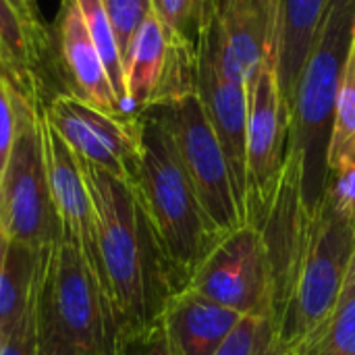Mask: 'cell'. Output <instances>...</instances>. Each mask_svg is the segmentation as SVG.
I'll return each instance as SVG.
<instances>
[{
    "label": "cell",
    "mask_w": 355,
    "mask_h": 355,
    "mask_svg": "<svg viewBox=\"0 0 355 355\" xmlns=\"http://www.w3.org/2000/svg\"><path fill=\"white\" fill-rule=\"evenodd\" d=\"M139 164L133 185L173 270L177 289L223 237L208 218L164 123L148 108L139 116Z\"/></svg>",
    "instance_id": "7a4b0ae2"
},
{
    "label": "cell",
    "mask_w": 355,
    "mask_h": 355,
    "mask_svg": "<svg viewBox=\"0 0 355 355\" xmlns=\"http://www.w3.org/2000/svg\"><path fill=\"white\" fill-rule=\"evenodd\" d=\"M79 8L83 12V19L87 23L89 35L94 40V46L104 62V69L108 73L112 92L116 96V102L123 110V114L127 119H135L137 114H133L131 106H129V98H127V87H125V60L121 56L116 37L112 33V27L108 23V17L104 12L102 0H77Z\"/></svg>",
    "instance_id": "ac0fdd59"
},
{
    "label": "cell",
    "mask_w": 355,
    "mask_h": 355,
    "mask_svg": "<svg viewBox=\"0 0 355 355\" xmlns=\"http://www.w3.org/2000/svg\"><path fill=\"white\" fill-rule=\"evenodd\" d=\"M58 40L64 69L73 83V96L85 100L87 104L104 112L127 119L116 102L108 73L94 46L77 0H62L60 4Z\"/></svg>",
    "instance_id": "5bb4252c"
},
{
    "label": "cell",
    "mask_w": 355,
    "mask_h": 355,
    "mask_svg": "<svg viewBox=\"0 0 355 355\" xmlns=\"http://www.w3.org/2000/svg\"><path fill=\"white\" fill-rule=\"evenodd\" d=\"M214 12V10H212ZM196 94L204 112L220 141L227 156L237 204L245 220L248 193V89L231 79L220 62L218 44L212 31V19L204 33L198 64H196Z\"/></svg>",
    "instance_id": "8fae6325"
},
{
    "label": "cell",
    "mask_w": 355,
    "mask_h": 355,
    "mask_svg": "<svg viewBox=\"0 0 355 355\" xmlns=\"http://www.w3.org/2000/svg\"><path fill=\"white\" fill-rule=\"evenodd\" d=\"M37 291H40V262H37V272L25 312L6 333L0 335V355L37 354Z\"/></svg>",
    "instance_id": "484cf974"
},
{
    "label": "cell",
    "mask_w": 355,
    "mask_h": 355,
    "mask_svg": "<svg viewBox=\"0 0 355 355\" xmlns=\"http://www.w3.org/2000/svg\"><path fill=\"white\" fill-rule=\"evenodd\" d=\"M54 241V239H52ZM52 245V243H50ZM50 245L40 252V291H37V354L35 355H92L75 343L56 322L48 302V254Z\"/></svg>",
    "instance_id": "603a6c76"
},
{
    "label": "cell",
    "mask_w": 355,
    "mask_h": 355,
    "mask_svg": "<svg viewBox=\"0 0 355 355\" xmlns=\"http://www.w3.org/2000/svg\"><path fill=\"white\" fill-rule=\"evenodd\" d=\"M324 200L355 223V152L329 171Z\"/></svg>",
    "instance_id": "4316f807"
},
{
    "label": "cell",
    "mask_w": 355,
    "mask_h": 355,
    "mask_svg": "<svg viewBox=\"0 0 355 355\" xmlns=\"http://www.w3.org/2000/svg\"><path fill=\"white\" fill-rule=\"evenodd\" d=\"M48 302L58 327L92 355H127L112 306L79 250L58 229L48 254Z\"/></svg>",
    "instance_id": "8992f818"
},
{
    "label": "cell",
    "mask_w": 355,
    "mask_h": 355,
    "mask_svg": "<svg viewBox=\"0 0 355 355\" xmlns=\"http://www.w3.org/2000/svg\"><path fill=\"white\" fill-rule=\"evenodd\" d=\"M37 262L40 250L10 237L0 225V335L25 312Z\"/></svg>",
    "instance_id": "e0dca14e"
},
{
    "label": "cell",
    "mask_w": 355,
    "mask_h": 355,
    "mask_svg": "<svg viewBox=\"0 0 355 355\" xmlns=\"http://www.w3.org/2000/svg\"><path fill=\"white\" fill-rule=\"evenodd\" d=\"M15 141L0 179V225L10 237L44 250L60 229L48 179L44 106L35 96L15 87Z\"/></svg>",
    "instance_id": "5b68a950"
},
{
    "label": "cell",
    "mask_w": 355,
    "mask_h": 355,
    "mask_svg": "<svg viewBox=\"0 0 355 355\" xmlns=\"http://www.w3.org/2000/svg\"><path fill=\"white\" fill-rule=\"evenodd\" d=\"M289 150V106L277 64L266 62L248 87V193L245 223L264 225Z\"/></svg>",
    "instance_id": "9c48e42d"
},
{
    "label": "cell",
    "mask_w": 355,
    "mask_h": 355,
    "mask_svg": "<svg viewBox=\"0 0 355 355\" xmlns=\"http://www.w3.org/2000/svg\"><path fill=\"white\" fill-rule=\"evenodd\" d=\"M241 318L187 287L171 297L162 329L173 355H214Z\"/></svg>",
    "instance_id": "9a60e30c"
},
{
    "label": "cell",
    "mask_w": 355,
    "mask_h": 355,
    "mask_svg": "<svg viewBox=\"0 0 355 355\" xmlns=\"http://www.w3.org/2000/svg\"><path fill=\"white\" fill-rule=\"evenodd\" d=\"M127 355H173L171 347H168V339L164 335V329L160 327L148 341L137 343L129 349Z\"/></svg>",
    "instance_id": "f546056e"
},
{
    "label": "cell",
    "mask_w": 355,
    "mask_h": 355,
    "mask_svg": "<svg viewBox=\"0 0 355 355\" xmlns=\"http://www.w3.org/2000/svg\"><path fill=\"white\" fill-rule=\"evenodd\" d=\"M214 355H283L272 316H243Z\"/></svg>",
    "instance_id": "7402d4cb"
},
{
    "label": "cell",
    "mask_w": 355,
    "mask_h": 355,
    "mask_svg": "<svg viewBox=\"0 0 355 355\" xmlns=\"http://www.w3.org/2000/svg\"><path fill=\"white\" fill-rule=\"evenodd\" d=\"M0 46H2V62L17 69L19 75L25 73V69L31 64L37 52L35 40L19 21L8 0H0Z\"/></svg>",
    "instance_id": "cb8c5ba5"
},
{
    "label": "cell",
    "mask_w": 355,
    "mask_h": 355,
    "mask_svg": "<svg viewBox=\"0 0 355 355\" xmlns=\"http://www.w3.org/2000/svg\"><path fill=\"white\" fill-rule=\"evenodd\" d=\"M279 0H214L212 31L225 73L252 85L266 62L277 64Z\"/></svg>",
    "instance_id": "4fadbf2b"
},
{
    "label": "cell",
    "mask_w": 355,
    "mask_h": 355,
    "mask_svg": "<svg viewBox=\"0 0 355 355\" xmlns=\"http://www.w3.org/2000/svg\"><path fill=\"white\" fill-rule=\"evenodd\" d=\"M355 33V0H331L289 106V150L302 162V198L312 218L327 193L335 100Z\"/></svg>",
    "instance_id": "3957f363"
},
{
    "label": "cell",
    "mask_w": 355,
    "mask_h": 355,
    "mask_svg": "<svg viewBox=\"0 0 355 355\" xmlns=\"http://www.w3.org/2000/svg\"><path fill=\"white\" fill-rule=\"evenodd\" d=\"M189 289L241 316H272V272L262 231L243 223L223 235L191 277Z\"/></svg>",
    "instance_id": "ba28073f"
},
{
    "label": "cell",
    "mask_w": 355,
    "mask_h": 355,
    "mask_svg": "<svg viewBox=\"0 0 355 355\" xmlns=\"http://www.w3.org/2000/svg\"><path fill=\"white\" fill-rule=\"evenodd\" d=\"M44 148H46L52 204H54V212L60 223V229L79 250L81 258L85 260L87 268L98 279L102 291L106 293L110 302L104 266H102L94 204H92L85 177L79 166V158L71 150V146L64 141V137L50 125L46 110H44Z\"/></svg>",
    "instance_id": "7c38bea8"
},
{
    "label": "cell",
    "mask_w": 355,
    "mask_h": 355,
    "mask_svg": "<svg viewBox=\"0 0 355 355\" xmlns=\"http://www.w3.org/2000/svg\"><path fill=\"white\" fill-rule=\"evenodd\" d=\"M168 129L198 198L218 235L241 227L243 214L220 141L204 112L198 94L150 108Z\"/></svg>",
    "instance_id": "52a82bcc"
},
{
    "label": "cell",
    "mask_w": 355,
    "mask_h": 355,
    "mask_svg": "<svg viewBox=\"0 0 355 355\" xmlns=\"http://www.w3.org/2000/svg\"><path fill=\"white\" fill-rule=\"evenodd\" d=\"M198 54L175 40L152 12L125 58V87L133 114L196 94Z\"/></svg>",
    "instance_id": "30bf717a"
},
{
    "label": "cell",
    "mask_w": 355,
    "mask_h": 355,
    "mask_svg": "<svg viewBox=\"0 0 355 355\" xmlns=\"http://www.w3.org/2000/svg\"><path fill=\"white\" fill-rule=\"evenodd\" d=\"M297 355H355V252L333 314L314 341Z\"/></svg>",
    "instance_id": "d6986e66"
},
{
    "label": "cell",
    "mask_w": 355,
    "mask_h": 355,
    "mask_svg": "<svg viewBox=\"0 0 355 355\" xmlns=\"http://www.w3.org/2000/svg\"><path fill=\"white\" fill-rule=\"evenodd\" d=\"M17 131V110H15V85L4 75L0 67V179L8 162L12 141Z\"/></svg>",
    "instance_id": "83f0119b"
},
{
    "label": "cell",
    "mask_w": 355,
    "mask_h": 355,
    "mask_svg": "<svg viewBox=\"0 0 355 355\" xmlns=\"http://www.w3.org/2000/svg\"><path fill=\"white\" fill-rule=\"evenodd\" d=\"M212 10L214 0H152V12L162 27L193 54L200 52Z\"/></svg>",
    "instance_id": "ffe728a7"
},
{
    "label": "cell",
    "mask_w": 355,
    "mask_h": 355,
    "mask_svg": "<svg viewBox=\"0 0 355 355\" xmlns=\"http://www.w3.org/2000/svg\"><path fill=\"white\" fill-rule=\"evenodd\" d=\"M354 252L355 223L322 200L308 220L302 254L277 316L281 354L297 355L320 333L343 291Z\"/></svg>",
    "instance_id": "277c9868"
},
{
    "label": "cell",
    "mask_w": 355,
    "mask_h": 355,
    "mask_svg": "<svg viewBox=\"0 0 355 355\" xmlns=\"http://www.w3.org/2000/svg\"><path fill=\"white\" fill-rule=\"evenodd\" d=\"M79 166L94 204L110 304L129 352L162 327L179 289L135 185L81 158Z\"/></svg>",
    "instance_id": "6da1fadb"
},
{
    "label": "cell",
    "mask_w": 355,
    "mask_h": 355,
    "mask_svg": "<svg viewBox=\"0 0 355 355\" xmlns=\"http://www.w3.org/2000/svg\"><path fill=\"white\" fill-rule=\"evenodd\" d=\"M355 152V33L345 58L335 112H333V133L329 146V171L343 162Z\"/></svg>",
    "instance_id": "44dd1931"
},
{
    "label": "cell",
    "mask_w": 355,
    "mask_h": 355,
    "mask_svg": "<svg viewBox=\"0 0 355 355\" xmlns=\"http://www.w3.org/2000/svg\"><path fill=\"white\" fill-rule=\"evenodd\" d=\"M0 60H2V46H0Z\"/></svg>",
    "instance_id": "4dcf8cb0"
},
{
    "label": "cell",
    "mask_w": 355,
    "mask_h": 355,
    "mask_svg": "<svg viewBox=\"0 0 355 355\" xmlns=\"http://www.w3.org/2000/svg\"><path fill=\"white\" fill-rule=\"evenodd\" d=\"M102 6L125 60L137 31L152 15V0H102Z\"/></svg>",
    "instance_id": "d4e9b609"
},
{
    "label": "cell",
    "mask_w": 355,
    "mask_h": 355,
    "mask_svg": "<svg viewBox=\"0 0 355 355\" xmlns=\"http://www.w3.org/2000/svg\"><path fill=\"white\" fill-rule=\"evenodd\" d=\"M331 0H279L277 8V77L291 106L297 77L314 46Z\"/></svg>",
    "instance_id": "2e32d148"
},
{
    "label": "cell",
    "mask_w": 355,
    "mask_h": 355,
    "mask_svg": "<svg viewBox=\"0 0 355 355\" xmlns=\"http://www.w3.org/2000/svg\"><path fill=\"white\" fill-rule=\"evenodd\" d=\"M8 4L12 6V10L17 12L19 21L25 25V29L31 33V37L37 42L40 37V21H37V10H35V2L33 0H8Z\"/></svg>",
    "instance_id": "f1b7e54d"
}]
</instances>
